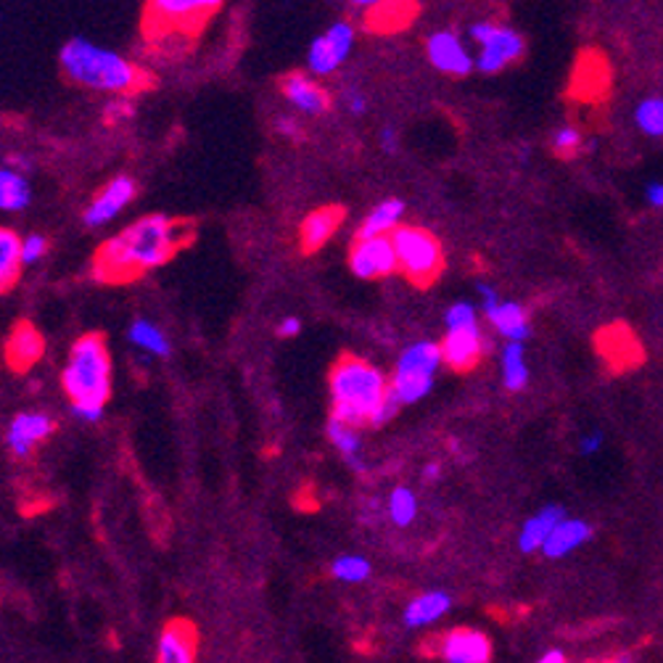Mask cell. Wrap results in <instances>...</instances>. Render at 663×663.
Returning <instances> with one entry per match:
<instances>
[{"mask_svg": "<svg viewBox=\"0 0 663 663\" xmlns=\"http://www.w3.org/2000/svg\"><path fill=\"white\" fill-rule=\"evenodd\" d=\"M191 241V220L148 215L101 243L93 256V278L98 284H130L148 270L167 265Z\"/></svg>", "mask_w": 663, "mask_h": 663, "instance_id": "1", "label": "cell"}, {"mask_svg": "<svg viewBox=\"0 0 663 663\" xmlns=\"http://www.w3.org/2000/svg\"><path fill=\"white\" fill-rule=\"evenodd\" d=\"M59 61L72 83L93 87V91L130 96V93H141L154 85L152 74L146 69L133 64L120 53L106 51V48L85 40V37H72L61 48Z\"/></svg>", "mask_w": 663, "mask_h": 663, "instance_id": "2", "label": "cell"}, {"mask_svg": "<svg viewBox=\"0 0 663 663\" xmlns=\"http://www.w3.org/2000/svg\"><path fill=\"white\" fill-rule=\"evenodd\" d=\"M61 384L72 399L74 415L83 421L104 415L111 397V354L101 334H85L72 343Z\"/></svg>", "mask_w": 663, "mask_h": 663, "instance_id": "3", "label": "cell"}, {"mask_svg": "<svg viewBox=\"0 0 663 663\" xmlns=\"http://www.w3.org/2000/svg\"><path fill=\"white\" fill-rule=\"evenodd\" d=\"M330 397H334V421H341L352 429L375 425L386 399L389 384L386 375L371 362L343 354L330 371Z\"/></svg>", "mask_w": 663, "mask_h": 663, "instance_id": "4", "label": "cell"}, {"mask_svg": "<svg viewBox=\"0 0 663 663\" xmlns=\"http://www.w3.org/2000/svg\"><path fill=\"white\" fill-rule=\"evenodd\" d=\"M220 9V0H154L143 9V29L156 46H178L180 40H196Z\"/></svg>", "mask_w": 663, "mask_h": 663, "instance_id": "5", "label": "cell"}, {"mask_svg": "<svg viewBox=\"0 0 663 663\" xmlns=\"http://www.w3.org/2000/svg\"><path fill=\"white\" fill-rule=\"evenodd\" d=\"M394 254H397V270L415 286H431L439 278L444 267V252L436 236H431L418 225H399L391 233Z\"/></svg>", "mask_w": 663, "mask_h": 663, "instance_id": "6", "label": "cell"}, {"mask_svg": "<svg viewBox=\"0 0 663 663\" xmlns=\"http://www.w3.org/2000/svg\"><path fill=\"white\" fill-rule=\"evenodd\" d=\"M442 362L453 371L466 373L479 365L484 354V334L479 328V317L473 304L458 302L447 310V336L439 343Z\"/></svg>", "mask_w": 663, "mask_h": 663, "instance_id": "7", "label": "cell"}, {"mask_svg": "<svg viewBox=\"0 0 663 663\" xmlns=\"http://www.w3.org/2000/svg\"><path fill=\"white\" fill-rule=\"evenodd\" d=\"M442 365L439 343L418 341L402 352L389 389L399 405L421 402L434 386V375Z\"/></svg>", "mask_w": 663, "mask_h": 663, "instance_id": "8", "label": "cell"}, {"mask_svg": "<svg viewBox=\"0 0 663 663\" xmlns=\"http://www.w3.org/2000/svg\"><path fill=\"white\" fill-rule=\"evenodd\" d=\"M471 37L479 43L477 69L486 74L503 72L523 56V37L516 29L497 22H477L471 27Z\"/></svg>", "mask_w": 663, "mask_h": 663, "instance_id": "9", "label": "cell"}, {"mask_svg": "<svg viewBox=\"0 0 663 663\" xmlns=\"http://www.w3.org/2000/svg\"><path fill=\"white\" fill-rule=\"evenodd\" d=\"M354 46V27L349 22H336L328 33L315 37L310 46L306 64L315 74H334L343 64Z\"/></svg>", "mask_w": 663, "mask_h": 663, "instance_id": "10", "label": "cell"}, {"mask_svg": "<svg viewBox=\"0 0 663 663\" xmlns=\"http://www.w3.org/2000/svg\"><path fill=\"white\" fill-rule=\"evenodd\" d=\"M434 653L444 663H492V640L479 629L458 627L436 640Z\"/></svg>", "mask_w": 663, "mask_h": 663, "instance_id": "11", "label": "cell"}, {"mask_svg": "<svg viewBox=\"0 0 663 663\" xmlns=\"http://www.w3.org/2000/svg\"><path fill=\"white\" fill-rule=\"evenodd\" d=\"M349 267L362 280H378L397 270L391 239H358L349 252Z\"/></svg>", "mask_w": 663, "mask_h": 663, "instance_id": "12", "label": "cell"}, {"mask_svg": "<svg viewBox=\"0 0 663 663\" xmlns=\"http://www.w3.org/2000/svg\"><path fill=\"white\" fill-rule=\"evenodd\" d=\"M53 418L46 412H19L5 431V444L16 458H29L53 434Z\"/></svg>", "mask_w": 663, "mask_h": 663, "instance_id": "13", "label": "cell"}, {"mask_svg": "<svg viewBox=\"0 0 663 663\" xmlns=\"http://www.w3.org/2000/svg\"><path fill=\"white\" fill-rule=\"evenodd\" d=\"M425 53H429L431 67L439 69L442 74H449V77H466L477 64L466 43L455 33L431 35L429 43H425Z\"/></svg>", "mask_w": 663, "mask_h": 663, "instance_id": "14", "label": "cell"}, {"mask_svg": "<svg viewBox=\"0 0 663 663\" xmlns=\"http://www.w3.org/2000/svg\"><path fill=\"white\" fill-rule=\"evenodd\" d=\"M43 352H46V339L33 323L22 321L11 328L9 339H5V362L11 371L27 373L40 362Z\"/></svg>", "mask_w": 663, "mask_h": 663, "instance_id": "15", "label": "cell"}, {"mask_svg": "<svg viewBox=\"0 0 663 663\" xmlns=\"http://www.w3.org/2000/svg\"><path fill=\"white\" fill-rule=\"evenodd\" d=\"M137 185L133 178H114L109 185L93 198L91 206L85 209V225L87 228H101L109 220H114L117 215L135 198Z\"/></svg>", "mask_w": 663, "mask_h": 663, "instance_id": "16", "label": "cell"}, {"mask_svg": "<svg viewBox=\"0 0 663 663\" xmlns=\"http://www.w3.org/2000/svg\"><path fill=\"white\" fill-rule=\"evenodd\" d=\"M198 635L191 622H170L161 629L159 646H156V663H196Z\"/></svg>", "mask_w": 663, "mask_h": 663, "instance_id": "17", "label": "cell"}, {"mask_svg": "<svg viewBox=\"0 0 663 663\" xmlns=\"http://www.w3.org/2000/svg\"><path fill=\"white\" fill-rule=\"evenodd\" d=\"M343 209L341 206H321L312 215L304 217L302 228H299V246L304 254H315L330 236L341 228Z\"/></svg>", "mask_w": 663, "mask_h": 663, "instance_id": "18", "label": "cell"}, {"mask_svg": "<svg viewBox=\"0 0 663 663\" xmlns=\"http://www.w3.org/2000/svg\"><path fill=\"white\" fill-rule=\"evenodd\" d=\"M280 91H284V96L289 98V101L297 106L302 114H310V117L323 114V111L330 106L328 93H325L323 87L315 83V80H310L302 72L286 74L284 83H280Z\"/></svg>", "mask_w": 663, "mask_h": 663, "instance_id": "19", "label": "cell"}, {"mask_svg": "<svg viewBox=\"0 0 663 663\" xmlns=\"http://www.w3.org/2000/svg\"><path fill=\"white\" fill-rule=\"evenodd\" d=\"M592 540V527L584 521V518H563V521L555 527L553 534H550V540L544 542L542 553L547 555V558L560 560L568 558L571 553H577L579 547H584L587 542Z\"/></svg>", "mask_w": 663, "mask_h": 663, "instance_id": "20", "label": "cell"}, {"mask_svg": "<svg viewBox=\"0 0 663 663\" xmlns=\"http://www.w3.org/2000/svg\"><path fill=\"white\" fill-rule=\"evenodd\" d=\"M566 518V513L558 505H544L542 510H537L534 516H529L523 521L521 531H518V547L521 553H537V550L544 547V542L550 540L555 527Z\"/></svg>", "mask_w": 663, "mask_h": 663, "instance_id": "21", "label": "cell"}, {"mask_svg": "<svg viewBox=\"0 0 663 663\" xmlns=\"http://www.w3.org/2000/svg\"><path fill=\"white\" fill-rule=\"evenodd\" d=\"M449 608H453V598L442 590H429L421 592L418 598H412L405 608V627L410 629H421L431 627V624L442 622L447 616Z\"/></svg>", "mask_w": 663, "mask_h": 663, "instance_id": "22", "label": "cell"}, {"mask_svg": "<svg viewBox=\"0 0 663 663\" xmlns=\"http://www.w3.org/2000/svg\"><path fill=\"white\" fill-rule=\"evenodd\" d=\"M486 321H490V325L499 336L508 339V343L510 341L523 343V339H527L531 330L527 310L516 302H499L494 310L486 312Z\"/></svg>", "mask_w": 663, "mask_h": 663, "instance_id": "23", "label": "cell"}, {"mask_svg": "<svg viewBox=\"0 0 663 663\" xmlns=\"http://www.w3.org/2000/svg\"><path fill=\"white\" fill-rule=\"evenodd\" d=\"M402 215L405 204L399 198H386L362 220L358 239H391V233L402 222Z\"/></svg>", "mask_w": 663, "mask_h": 663, "instance_id": "24", "label": "cell"}, {"mask_svg": "<svg viewBox=\"0 0 663 663\" xmlns=\"http://www.w3.org/2000/svg\"><path fill=\"white\" fill-rule=\"evenodd\" d=\"M328 436H330V442H334V447L341 453V458L347 460L349 466L354 468V471H358V473L367 471L365 460H362V439H360L358 429H352V425L334 421V418H330V421H328Z\"/></svg>", "mask_w": 663, "mask_h": 663, "instance_id": "25", "label": "cell"}, {"mask_svg": "<svg viewBox=\"0 0 663 663\" xmlns=\"http://www.w3.org/2000/svg\"><path fill=\"white\" fill-rule=\"evenodd\" d=\"M19 267H22V241L14 230L0 228V293L16 284Z\"/></svg>", "mask_w": 663, "mask_h": 663, "instance_id": "26", "label": "cell"}, {"mask_svg": "<svg viewBox=\"0 0 663 663\" xmlns=\"http://www.w3.org/2000/svg\"><path fill=\"white\" fill-rule=\"evenodd\" d=\"M503 384L508 391H521L529 384V362L523 343L510 341L503 349Z\"/></svg>", "mask_w": 663, "mask_h": 663, "instance_id": "27", "label": "cell"}, {"mask_svg": "<svg viewBox=\"0 0 663 663\" xmlns=\"http://www.w3.org/2000/svg\"><path fill=\"white\" fill-rule=\"evenodd\" d=\"M33 191L24 174L16 170H0V209L3 212H19L29 204Z\"/></svg>", "mask_w": 663, "mask_h": 663, "instance_id": "28", "label": "cell"}, {"mask_svg": "<svg viewBox=\"0 0 663 663\" xmlns=\"http://www.w3.org/2000/svg\"><path fill=\"white\" fill-rule=\"evenodd\" d=\"M130 341H133L135 347L146 349L148 354H156V358H167V354H170V341H167L165 330L156 328V325L148 321H135L130 325Z\"/></svg>", "mask_w": 663, "mask_h": 663, "instance_id": "29", "label": "cell"}, {"mask_svg": "<svg viewBox=\"0 0 663 663\" xmlns=\"http://www.w3.org/2000/svg\"><path fill=\"white\" fill-rule=\"evenodd\" d=\"M386 510H389V518L397 523V527H410V523L418 518L415 492L408 490V486H397V490L389 494V505H386Z\"/></svg>", "mask_w": 663, "mask_h": 663, "instance_id": "30", "label": "cell"}, {"mask_svg": "<svg viewBox=\"0 0 663 663\" xmlns=\"http://www.w3.org/2000/svg\"><path fill=\"white\" fill-rule=\"evenodd\" d=\"M635 122L646 135L663 137V98L650 96V98H646V101L637 104Z\"/></svg>", "mask_w": 663, "mask_h": 663, "instance_id": "31", "label": "cell"}, {"mask_svg": "<svg viewBox=\"0 0 663 663\" xmlns=\"http://www.w3.org/2000/svg\"><path fill=\"white\" fill-rule=\"evenodd\" d=\"M334 577L343 581V584H360L371 577V560H365L362 555H341L330 566Z\"/></svg>", "mask_w": 663, "mask_h": 663, "instance_id": "32", "label": "cell"}, {"mask_svg": "<svg viewBox=\"0 0 663 663\" xmlns=\"http://www.w3.org/2000/svg\"><path fill=\"white\" fill-rule=\"evenodd\" d=\"M581 146V133L574 124H563V128H558L553 133V148L563 156H571L577 154Z\"/></svg>", "mask_w": 663, "mask_h": 663, "instance_id": "33", "label": "cell"}, {"mask_svg": "<svg viewBox=\"0 0 663 663\" xmlns=\"http://www.w3.org/2000/svg\"><path fill=\"white\" fill-rule=\"evenodd\" d=\"M48 252V241L43 236H29L22 241V265H35Z\"/></svg>", "mask_w": 663, "mask_h": 663, "instance_id": "34", "label": "cell"}, {"mask_svg": "<svg viewBox=\"0 0 663 663\" xmlns=\"http://www.w3.org/2000/svg\"><path fill=\"white\" fill-rule=\"evenodd\" d=\"M600 447H603V434H600V431H590V434H584L579 439V453L584 455V458L598 455Z\"/></svg>", "mask_w": 663, "mask_h": 663, "instance_id": "35", "label": "cell"}, {"mask_svg": "<svg viewBox=\"0 0 663 663\" xmlns=\"http://www.w3.org/2000/svg\"><path fill=\"white\" fill-rule=\"evenodd\" d=\"M130 114H133V106L128 101H114L109 104V109H106V122H122L128 120Z\"/></svg>", "mask_w": 663, "mask_h": 663, "instance_id": "36", "label": "cell"}, {"mask_svg": "<svg viewBox=\"0 0 663 663\" xmlns=\"http://www.w3.org/2000/svg\"><path fill=\"white\" fill-rule=\"evenodd\" d=\"M477 291H479V297H481V310H484V312L494 310V306H497L499 302H503V299L497 297V291H494L492 286L479 284V286H477Z\"/></svg>", "mask_w": 663, "mask_h": 663, "instance_id": "37", "label": "cell"}, {"mask_svg": "<svg viewBox=\"0 0 663 663\" xmlns=\"http://www.w3.org/2000/svg\"><path fill=\"white\" fill-rule=\"evenodd\" d=\"M347 106H349V111H352V114H365L367 101H365V96H362L360 91H349L347 93Z\"/></svg>", "mask_w": 663, "mask_h": 663, "instance_id": "38", "label": "cell"}, {"mask_svg": "<svg viewBox=\"0 0 663 663\" xmlns=\"http://www.w3.org/2000/svg\"><path fill=\"white\" fill-rule=\"evenodd\" d=\"M299 330H302V323H299V317H284L278 325V336H284V339H291V336H297Z\"/></svg>", "mask_w": 663, "mask_h": 663, "instance_id": "39", "label": "cell"}, {"mask_svg": "<svg viewBox=\"0 0 663 663\" xmlns=\"http://www.w3.org/2000/svg\"><path fill=\"white\" fill-rule=\"evenodd\" d=\"M646 198L650 206H655V209H663V183H650L646 191Z\"/></svg>", "mask_w": 663, "mask_h": 663, "instance_id": "40", "label": "cell"}, {"mask_svg": "<svg viewBox=\"0 0 663 663\" xmlns=\"http://www.w3.org/2000/svg\"><path fill=\"white\" fill-rule=\"evenodd\" d=\"M278 130L280 135L291 137V141H299V137H302V130H299V124L293 120H278Z\"/></svg>", "mask_w": 663, "mask_h": 663, "instance_id": "41", "label": "cell"}, {"mask_svg": "<svg viewBox=\"0 0 663 663\" xmlns=\"http://www.w3.org/2000/svg\"><path fill=\"white\" fill-rule=\"evenodd\" d=\"M534 663H568V659H566V653H563V650L553 648V650H547V653H542Z\"/></svg>", "mask_w": 663, "mask_h": 663, "instance_id": "42", "label": "cell"}, {"mask_svg": "<svg viewBox=\"0 0 663 663\" xmlns=\"http://www.w3.org/2000/svg\"><path fill=\"white\" fill-rule=\"evenodd\" d=\"M381 141H384L386 152H394V146H397V133H394L391 128L384 130V133H381Z\"/></svg>", "mask_w": 663, "mask_h": 663, "instance_id": "43", "label": "cell"}, {"mask_svg": "<svg viewBox=\"0 0 663 663\" xmlns=\"http://www.w3.org/2000/svg\"><path fill=\"white\" fill-rule=\"evenodd\" d=\"M439 473H442L439 462H431V466H425L423 477H425V479H439Z\"/></svg>", "mask_w": 663, "mask_h": 663, "instance_id": "44", "label": "cell"}, {"mask_svg": "<svg viewBox=\"0 0 663 663\" xmlns=\"http://www.w3.org/2000/svg\"><path fill=\"white\" fill-rule=\"evenodd\" d=\"M11 165H14L16 170H27L29 159H24V156H11Z\"/></svg>", "mask_w": 663, "mask_h": 663, "instance_id": "45", "label": "cell"}, {"mask_svg": "<svg viewBox=\"0 0 663 663\" xmlns=\"http://www.w3.org/2000/svg\"><path fill=\"white\" fill-rule=\"evenodd\" d=\"M595 663H631L629 659H605V661H595Z\"/></svg>", "mask_w": 663, "mask_h": 663, "instance_id": "46", "label": "cell"}]
</instances>
